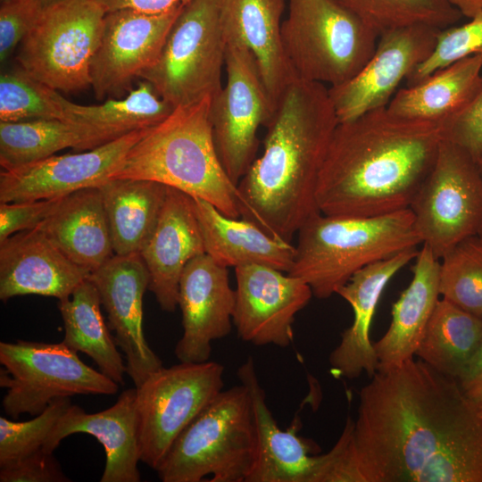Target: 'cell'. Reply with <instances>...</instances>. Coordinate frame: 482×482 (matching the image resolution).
I'll use <instances>...</instances> for the list:
<instances>
[{
  "instance_id": "cell-1",
  "label": "cell",
  "mask_w": 482,
  "mask_h": 482,
  "mask_svg": "<svg viewBox=\"0 0 482 482\" xmlns=\"http://www.w3.org/2000/svg\"><path fill=\"white\" fill-rule=\"evenodd\" d=\"M359 396L366 482H482V411L456 378L412 358L378 370Z\"/></svg>"
},
{
  "instance_id": "cell-2",
  "label": "cell",
  "mask_w": 482,
  "mask_h": 482,
  "mask_svg": "<svg viewBox=\"0 0 482 482\" xmlns=\"http://www.w3.org/2000/svg\"><path fill=\"white\" fill-rule=\"evenodd\" d=\"M442 139L440 123L386 107L338 122L319 175V211L369 217L410 208Z\"/></svg>"
},
{
  "instance_id": "cell-3",
  "label": "cell",
  "mask_w": 482,
  "mask_h": 482,
  "mask_svg": "<svg viewBox=\"0 0 482 482\" xmlns=\"http://www.w3.org/2000/svg\"><path fill=\"white\" fill-rule=\"evenodd\" d=\"M338 119L324 84L296 75L266 126L263 152L237 184L240 217L291 243L320 212L319 175Z\"/></svg>"
},
{
  "instance_id": "cell-4",
  "label": "cell",
  "mask_w": 482,
  "mask_h": 482,
  "mask_svg": "<svg viewBox=\"0 0 482 482\" xmlns=\"http://www.w3.org/2000/svg\"><path fill=\"white\" fill-rule=\"evenodd\" d=\"M211 96L175 107L148 128L111 179L156 181L204 199L230 218H240L239 196L213 141Z\"/></svg>"
},
{
  "instance_id": "cell-5",
  "label": "cell",
  "mask_w": 482,
  "mask_h": 482,
  "mask_svg": "<svg viewBox=\"0 0 482 482\" xmlns=\"http://www.w3.org/2000/svg\"><path fill=\"white\" fill-rule=\"evenodd\" d=\"M296 234L293 264L287 273L306 282L319 299L337 294L368 264L421 244L410 208L369 217L320 212Z\"/></svg>"
},
{
  "instance_id": "cell-6",
  "label": "cell",
  "mask_w": 482,
  "mask_h": 482,
  "mask_svg": "<svg viewBox=\"0 0 482 482\" xmlns=\"http://www.w3.org/2000/svg\"><path fill=\"white\" fill-rule=\"evenodd\" d=\"M256 454L252 398L241 384L221 390L179 435L160 467L162 482H245Z\"/></svg>"
},
{
  "instance_id": "cell-7",
  "label": "cell",
  "mask_w": 482,
  "mask_h": 482,
  "mask_svg": "<svg viewBox=\"0 0 482 482\" xmlns=\"http://www.w3.org/2000/svg\"><path fill=\"white\" fill-rule=\"evenodd\" d=\"M281 37L297 77L333 87L363 67L378 36L334 0H288Z\"/></svg>"
},
{
  "instance_id": "cell-8",
  "label": "cell",
  "mask_w": 482,
  "mask_h": 482,
  "mask_svg": "<svg viewBox=\"0 0 482 482\" xmlns=\"http://www.w3.org/2000/svg\"><path fill=\"white\" fill-rule=\"evenodd\" d=\"M225 52L220 0H192L175 20L155 62L138 78L174 107L189 104L220 90Z\"/></svg>"
},
{
  "instance_id": "cell-9",
  "label": "cell",
  "mask_w": 482,
  "mask_h": 482,
  "mask_svg": "<svg viewBox=\"0 0 482 482\" xmlns=\"http://www.w3.org/2000/svg\"><path fill=\"white\" fill-rule=\"evenodd\" d=\"M0 386L6 388L2 408L17 420L36 416L54 400L77 395H115L119 384L83 362L62 342L19 339L0 343Z\"/></svg>"
},
{
  "instance_id": "cell-10",
  "label": "cell",
  "mask_w": 482,
  "mask_h": 482,
  "mask_svg": "<svg viewBox=\"0 0 482 482\" xmlns=\"http://www.w3.org/2000/svg\"><path fill=\"white\" fill-rule=\"evenodd\" d=\"M105 14L94 0H57L46 4L20 44L21 68L58 92L91 86L90 64Z\"/></svg>"
},
{
  "instance_id": "cell-11",
  "label": "cell",
  "mask_w": 482,
  "mask_h": 482,
  "mask_svg": "<svg viewBox=\"0 0 482 482\" xmlns=\"http://www.w3.org/2000/svg\"><path fill=\"white\" fill-rule=\"evenodd\" d=\"M421 245L441 259L482 225V177L477 162L443 138L435 162L410 205Z\"/></svg>"
},
{
  "instance_id": "cell-12",
  "label": "cell",
  "mask_w": 482,
  "mask_h": 482,
  "mask_svg": "<svg viewBox=\"0 0 482 482\" xmlns=\"http://www.w3.org/2000/svg\"><path fill=\"white\" fill-rule=\"evenodd\" d=\"M216 362L162 367L137 389L140 461L155 471L179 435L223 388Z\"/></svg>"
},
{
  "instance_id": "cell-13",
  "label": "cell",
  "mask_w": 482,
  "mask_h": 482,
  "mask_svg": "<svg viewBox=\"0 0 482 482\" xmlns=\"http://www.w3.org/2000/svg\"><path fill=\"white\" fill-rule=\"evenodd\" d=\"M225 68L226 85L212 97L210 121L220 161L237 186L256 158L258 129L270 123L276 105L248 50L226 45Z\"/></svg>"
},
{
  "instance_id": "cell-14",
  "label": "cell",
  "mask_w": 482,
  "mask_h": 482,
  "mask_svg": "<svg viewBox=\"0 0 482 482\" xmlns=\"http://www.w3.org/2000/svg\"><path fill=\"white\" fill-rule=\"evenodd\" d=\"M439 30L416 24L379 35L363 67L347 81L328 87L338 122L386 107L399 84L431 54Z\"/></svg>"
},
{
  "instance_id": "cell-15",
  "label": "cell",
  "mask_w": 482,
  "mask_h": 482,
  "mask_svg": "<svg viewBox=\"0 0 482 482\" xmlns=\"http://www.w3.org/2000/svg\"><path fill=\"white\" fill-rule=\"evenodd\" d=\"M185 5L161 13L129 9L106 12L98 47L90 64L91 87L97 100L118 95L153 65Z\"/></svg>"
},
{
  "instance_id": "cell-16",
  "label": "cell",
  "mask_w": 482,
  "mask_h": 482,
  "mask_svg": "<svg viewBox=\"0 0 482 482\" xmlns=\"http://www.w3.org/2000/svg\"><path fill=\"white\" fill-rule=\"evenodd\" d=\"M233 324L239 338L255 345L287 347L293 343L295 315L313 295L300 278L271 267L235 268Z\"/></svg>"
},
{
  "instance_id": "cell-17",
  "label": "cell",
  "mask_w": 482,
  "mask_h": 482,
  "mask_svg": "<svg viewBox=\"0 0 482 482\" xmlns=\"http://www.w3.org/2000/svg\"><path fill=\"white\" fill-rule=\"evenodd\" d=\"M147 129L135 130L81 153L54 154L0 173V203L60 198L98 187L120 166Z\"/></svg>"
},
{
  "instance_id": "cell-18",
  "label": "cell",
  "mask_w": 482,
  "mask_h": 482,
  "mask_svg": "<svg viewBox=\"0 0 482 482\" xmlns=\"http://www.w3.org/2000/svg\"><path fill=\"white\" fill-rule=\"evenodd\" d=\"M88 279L99 293L107 325L125 353L127 374L137 387L162 367L143 332V296L150 283L147 267L139 253L114 254L90 272Z\"/></svg>"
},
{
  "instance_id": "cell-19",
  "label": "cell",
  "mask_w": 482,
  "mask_h": 482,
  "mask_svg": "<svg viewBox=\"0 0 482 482\" xmlns=\"http://www.w3.org/2000/svg\"><path fill=\"white\" fill-rule=\"evenodd\" d=\"M235 299L228 268L207 253L195 257L186 265L178 295L183 334L174 349L179 362L209 361L212 343L231 331Z\"/></svg>"
},
{
  "instance_id": "cell-20",
  "label": "cell",
  "mask_w": 482,
  "mask_h": 482,
  "mask_svg": "<svg viewBox=\"0 0 482 482\" xmlns=\"http://www.w3.org/2000/svg\"><path fill=\"white\" fill-rule=\"evenodd\" d=\"M90 272L70 260L37 227L0 243V299L71 296Z\"/></svg>"
},
{
  "instance_id": "cell-21",
  "label": "cell",
  "mask_w": 482,
  "mask_h": 482,
  "mask_svg": "<svg viewBox=\"0 0 482 482\" xmlns=\"http://www.w3.org/2000/svg\"><path fill=\"white\" fill-rule=\"evenodd\" d=\"M204 253L192 196L169 187L154 230L139 253L150 275L148 289L162 310L175 311L184 268Z\"/></svg>"
},
{
  "instance_id": "cell-22",
  "label": "cell",
  "mask_w": 482,
  "mask_h": 482,
  "mask_svg": "<svg viewBox=\"0 0 482 482\" xmlns=\"http://www.w3.org/2000/svg\"><path fill=\"white\" fill-rule=\"evenodd\" d=\"M417 247L368 264L355 272L337 294L353 311L352 325L329 355L331 372L337 378H357L362 372L371 378L378 371V359L370 339L373 315L389 280L416 258Z\"/></svg>"
},
{
  "instance_id": "cell-23",
  "label": "cell",
  "mask_w": 482,
  "mask_h": 482,
  "mask_svg": "<svg viewBox=\"0 0 482 482\" xmlns=\"http://www.w3.org/2000/svg\"><path fill=\"white\" fill-rule=\"evenodd\" d=\"M77 433L94 436L104 447L101 482L140 481L136 387L121 392L115 403L102 411L87 413L71 404L56 423L44 450L54 453L62 439Z\"/></svg>"
},
{
  "instance_id": "cell-24",
  "label": "cell",
  "mask_w": 482,
  "mask_h": 482,
  "mask_svg": "<svg viewBox=\"0 0 482 482\" xmlns=\"http://www.w3.org/2000/svg\"><path fill=\"white\" fill-rule=\"evenodd\" d=\"M251 395L256 432V454L245 482H313L320 455L312 443L298 436V424L283 430L267 403L252 357L237 370Z\"/></svg>"
},
{
  "instance_id": "cell-25",
  "label": "cell",
  "mask_w": 482,
  "mask_h": 482,
  "mask_svg": "<svg viewBox=\"0 0 482 482\" xmlns=\"http://www.w3.org/2000/svg\"><path fill=\"white\" fill-rule=\"evenodd\" d=\"M284 6L285 0H220V26L226 45L245 48L253 55L275 105L295 76L282 45Z\"/></svg>"
},
{
  "instance_id": "cell-26",
  "label": "cell",
  "mask_w": 482,
  "mask_h": 482,
  "mask_svg": "<svg viewBox=\"0 0 482 482\" xmlns=\"http://www.w3.org/2000/svg\"><path fill=\"white\" fill-rule=\"evenodd\" d=\"M440 260L422 245L415 258L412 278L392 306L386 332L373 343L378 370L400 366L412 359L439 300Z\"/></svg>"
},
{
  "instance_id": "cell-27",
  "label": "cell",
  "mask_w": 482,
  "mask_h": 482,
  "mask_svg": "<svg viewBox=\"0 0 482 482\" xmlns=\"http://www.w3.org/2000/svg\"><path fill=\"white\" fill-rule=\"evenodd\" d=\"M205 253L229 268L259 264L288 272L295 245L273 237L244 218H230L209 202L192 197Z\"/></svg>"
},
{
  "instance_id": "cell-28",
  "label": "cell",
  "mask_w": 482,
  "mask_h": 482,
  "mask_svg": "<svg viewBox=\"0 0 482 482\" xmlns=\"http://www.w3.org/2000/svg\"><path fill=\"white\" fill-rule=\"evenodd\" d=\"M38 228L70 260L89 272L114 255L98 187L83 188L62 197Z\"/></svg>"
},
{
  "instance_id": "cell-29",
  "label": "cell",
  "mask_w": 482,
  "mask_h": 482,
  "mask_svg": "<svg viewBox=\"0 0 482 482\" xmlns=\"http://www.w3.org/2000/svg\"><path fill=\"white\" fill-rule=\"evenodd\" d=\"M168 187L137 179H110L98 187L114 254L141 252L157 224Z\"/></svg>"
},
{
  "instance_id": "cell-30",
  "label": "cell",
  "mask_w": 482,
  "mask_h": 482,
  "mask_svg": "<svg viewBox=\"0 0 482 482\" xmlns=\"http://www.w3.org/2000/svg\"><path fill=\"white\" fill-rule=\"evenodd\" d=\"M481 76L482 54L469 56L398 90L386 108L401 117L441 124L469 102Z\"/></svg>"
},
{
  "instance_id": "cell-31",
  "label": "cell",
  "mask_w": 482,
  "mask_h": 482,
  "mask_svg": "<svg viewBox=\"0 0 482 482\" xmlns=\"http://www.w3.org/2000/svg\"><path fill=\"white\" fill-rule=\"evenodd\" d=\"M110 142L96 129L57 119L0 121V165L11 170L71 147L87 151Z\"/></svg>"
},
{
  "instance_id": "cell-32",
  "label": "cell",
  "mask_w": 482,
  "mask_h": 482,
  "mask_svg": "<svg viewBox=\"0 0 482 482\" xmlns=\"http://www.w3.org/2000/svg\"><path fill=\"white\" fill-rule=\"evenodd\" d=\"M101 305L99 293L88 278L71 296L60 300L58 309L64 326L62 342L71 350L88 355L101 372L122 385L126 364L109 332Z\"/></svg>"
},
{
  "instance_id": "cell-33",
  "label": "cell",
  "mask_w": 482,
  "mask_h": 482,
  "mask_svg": "<svg viewBox=\"0 0 482 482\" xmlns=\"http://www.w3.org/2000/svg\"><path fill=\"white\" fill-rule=\"evenodd\" d=\"M52 94L62 109L65 120L91 127L109 141L155 126L175 109L145 80L130 89L124 98H109L96 105L75 104L54 89Z\"/></svg>"
},
{
  "instance_id": "cell-34",
  "label": "cell",
  "mask_w": 482,
  "mask_h": 482,
  "mask_svg": "<svg viewBox=\"0 0 482 482\" xmlns=\"http://www.w3.org/2000/svg\"><path fill=\"white\" fill-rule=\"evenodd\" d=\"M482 337V318L439 299L416 355L440 373L456 378L473 358Z\"/></svg>"
},
{
  "instance_id": "cell-35",
  "label": "cell",
  "mask_w": 482,
  "mask_h": 482,
  "mask_svg": "<svg viewBox=\"0 0 482 482\" xmlns=\"http://www.w3.org/2000/svg\"><path fill=\"white\" fill-rule=\"evenodd\" d=\"M378 36L407 26L437 29L455 23L461 13L447 0H334Z\"/></svg>"
},
{
  "instance_id": "cell-36",
  "label": "cell",
  "mask_w": 482,
  "mask_h": 482,
  "mask_svg": "<svg viewBox=\"0 0 482 482\" xmlns=\"http://www.w3.org/2000/svg\"><path fill=\"white\" fill-rule=\"evenodd\" d=\"M439 293L442 298L482 318V237L458 243L440 259Z\"/></svg>"
},
{
  "instance_id": "cell-37",
  "label": "cell",
  "mask_w": 482,
  "mask_h": 482,
  "mask_svg": "<svg viewBox=\"0 0 482 482\" xmlns=\"http://www.w3.org/2000/svg\"><path fill=\"white\" fill-rule=\"evenodd\" d=\"M53 89L32 78L21 68L0 77V121L35 119L65 120Z\"/></svg>"
},
{
  "instance_id": "cell-38",
  "label": "cell",
  "mask_w": 482,
  "mask_h": 482,
  "mask_svg": "<svg viewBox=\"0 0 482 482\" xmlns=\"http://www.w3.org/2000/svg\"><path fill=\"white\" fill-rule=\"evenodd\" d=\"M71 397L54 400L42 412L26 421L0 417V467L44 450L60 418L72 404Z\"/></svg>"
},
{
  "instance_id": "cell-39",
  "label": "cell",
  "mask_w": 482,
  "mask_h": 482,
  "mask_svg": "<svg viewBox=\"0 0 482 482\" xmlns=\"http://www.w3.org/2000/svg\"><path fill=\"white\" fill-rule=\"evenodd\" d=\"M482 54V12L461 26L438 31L431 54L408 76V87L469 56Z\"/></svg>"
},
{
  "instance_id": "cell-40",
  "label": "cell",
  "mask_w": 482,
  "mask_h": 482,
  "mask_svg": "<svg viewBox=\"0 0 482 482\" xmlns=\"http://www.w3.org/2000/svg\"><path fill=\"white\" fill-rule=\"evenodd\" d=\"M353 424L348 416L336 445L320 455L313 482H366L355 449Z\"/></svg>"
},
{
  "instance_id": "cell-41",
  "label": "cell",
  "mask_w": 482,
  "mask_h": 482,
  "mask_svg": "<svg viewBox=\"0 0 482 482\" xmlns=\"http://www.w3.org/2000/svg\"><path fill=\"white\" fill-rule=\"evenodd\" d=\"M40 0H8L0 6V62L5 63L37 21Z\"/></svg>"
},
{
  "instance_id": "cell-42",
  "label": "cell",
  "mask_w": 482,
  "mask_h": 482,
  "mask_svg": "<svg viewBox=\"0 0 482 482\" xmlns=\"http://www.w3.org/2000/svg\"><path fill=\"white\" fill-rule=\"evenodd\" d=\"M440 126L443 138L458 145L478 161L482 154V76L469 102Z\"/></svg>"
},
{
  "instance_id": "cell-43",
  "label": "cell",
  "mask_w": 482,
  "mask_h": 482,
  "mask_svg": "<svg viewBox=\"0 0 482 482\" xmlns=\"http://www.w3.org/2000/svg\"><path fill=\"white\" fill-rule=\"evenodd\" d=\"M61 198L0 203V243L17 232L37 228Z\"/></svg>"
},
{
  "instance_id": "cell-44",
  "label": "cell",
  "mask_w": 482,
  "mask_h": 482,
  "mask_svg": "<svg viewBox=\"0 0 482 482\" xmlns=\"http://www.w3.org/2000/svg\"><path fill=\"white\" fill-rule=\"evenodd\" d=\"M1 482H67L70 479L51 453L45 450L0 467Z\"/></svg>"
},
{
  "instance_id": "cell-45",
  "label": "cell",
  "mask_w": 482,
  "mask_h": 482,
  "mask_svg": "<svg viewBox=\"0 0 482 482\" xmlns=\"http://www.w3.org/2000/svg\"><path fill=\"white\" fill-rule=\"evenodd\" d=\"M105 12L129 9L145 13H161L192 0H94Z\"/></svg>"
},
{
  "instance_id": "cell-46",
  "label": "cell",
  "mask_w": 482,
  "mask_h": 482,
  "mask_svg": "<svg viewBox=\"0 0 482 482\" xmlns=\"http://www.w3.org/2000/svg\"><path fill=\"white\" fill-rule=\"evenodd\" d=\"M466 394L479 408L482 407V337L476 353L458 379Z\"/></svg>"
},
{
  "instance_id": "cell-47",
  "label": "cell",
  "mask_w": 482,
  "mask_h": 482,
  "mask_svg": "<svg viewBox=\"0 0 482 482\" xmlns=\"http://www.w3.org/2000/svg\"><path fill=\"white\" fill-rule=\"evenodd\" d=\"M461 15L472 18L482 12V0H447Z\"/></svg>"
},
{
  "instance_id": "cell-48",
  "label": "cell",
  "mask_w": 482,
  "mask_h": 482,
  "mask_svg": "<svg viewBox=\"0 0 482 482\" xmlns=\"http://www.w3.org/2000/svg\"><path fill=\"white\" fill-rule=\"evenodd\" d=\"M477 164H478V167L479 172H480V174H481V177H482V154H481V156H480V157H479V158L478 159V161H477ZM478 235H479V236H481V237H482V225H481V228H480V229H479V231H478Z\"/></svg>"
},
{
  "instance_id": "cell-49",
  "label": "cell",
  "mask_w": 482,
  "mask_h": 482,
  "mask_svg": "<svg viewBox=\"0 0 482 482\" xmlns=\"http://www.w3.org/2000/svg\"><path fill=\"white\" fill-rule=\"evenodd\" d=\"M45 5L50 3L55 2L57 0H40Z\"/></svg>"
},
{
  "instance_id": "cell-50",
  "label": "cell",
  "mask_w": 482,
  "mask_h": 482,
  "mask_svg": "<svg viewBox=\"0 0 482 482\" xmlns=\"http://www.w3.org/2000/svg\"><path fill=\"white\" fill-rule=\"evenodd\" d=\"M1 2L8 1V0H0Z\"/></svg>"
},
{
  "instance_id": "cell-51",
  "label": "cell",
  "mask_w": 482,
  "mask_h": 482,
  "mask_svg": "<svg viewBox=\"0 0 482 482\" xmlns=\"http://www.w3.org/2000/svg\"><path fill=\"white\" fill-rule=\"evenodd\" d=\"M480 409H481V411H482V407H481Z\"/></svg>"
}]
</instances>
